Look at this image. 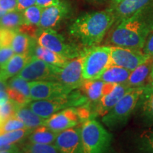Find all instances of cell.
Instances as JSON below:
<instances>
[{
  "instance_id": "cell-26",
  "label": "cell",
  "mask_w": 153,
  "mask_h": 153,
  "mask_svg": "<svg viewBox=\"0 0 153 153\" xmlns=\"http://www.w3.org/2000/svg\"><path fill=\"white\" fill-rule=\"evenodd\" d=\"M58 133L49 129L45 125L36 128L28 135L29 142L39 144H53L55 142Z\"/></svg>"
},
{
  "instance_id": "cell-40",
  "label": "cell",
  "mask_w": 153,
  "mask_h": 153,
  "mask_svg": "<svg viewBox=\"0 0 153 153\" xmlns=\"http://www.w3.org/2000/svg\"><path fill=\"white\" fill-rule=\"evenodd\" d=\"M0 153H25V152H24V150H23L22 149L19 148V145H17V146H16L14 148L10 149V150H8L1 151V152H0Z\"/></svg>"
},
{
  "instance_id": "cell-14",
  "label": "cell",
  "mask_w": 153,
  "mask_h": 153,
  "mask_svg": "<svg viewBox=\"0 0 153 153\" xmlns=\"http://www.w3.org/2000/svg\"><path fill=\"white\" fill-rule=\"evenodd\" d=\"M81 126L58 133L55 142L58 153H82Z\"/></svg>"
},
{
  "instance_id": "cell-27",
  "label": "cell",
  "mask_w": 153,
  "mask_h": 153,
  "mask_svg": "<svg viewBox=\"0 0 153 153\" xmlns=\"http://www.w3.org/2000/svg\"><path fill=\"white\" fill-rule=\"evenodd\" d=\"M25 24L23 12L12 11L7 12L0 19V27L18 30Z\"/></svg>"
},
{
  "instance_id": "cell-24",
  "label": "cell",
  "mask_w": 153,
  "mask_h": 153,
  "mask_svg": "<svg viewBox=\"0 0 153 153\" xmlns=\"http://www.w3.org/2000/svg\"><path fill=\"white\" fill-rule=\"evenodd\" d=\"M131 72V70L121 67L111 65L97 79L101 80L106 83L124 85L128 79Z\"/></svg>"
},
{
  "instance_id": "cell-36",
  "label": "cell",
  "mask_w": 153,
  "mask_h": 153,
  "mask_svg": "<svg viewBox=\"0 0 153 153\" xmlns=\"http://www.w3.org/2000/svg\"><path fill=\"white\" fill-rule=\"evenodd\" d=\"M0 8L6 12L16 10L17 0H0Z\"/></svg>"
},
{
  "instance_id": "cell-41",
  "label": "cell",
  "mask_w": 153,
  "mask_h": 153,
  "mask_svg": "<svg viewBox=\"0 0 153 153\" xmlns=\"http://www.w3.org/2000/svg\"><path fill=\"white\" fill-rule=\"evenodd\" d=\"M123 0H112L111 1V6L110 8H114V7H116V5L118 4L123 1Z\"/></svg>"
},
{
  "instance_id": "cell-29",
  "label": "cell",
  "mask_w": 153,
  "mask_h": 153,
  "mask_svg": "<svg viewBox=\"0 0 153 153\" xmlns=\"http://www.w3.org/2000/svg\"><path fill=\"white\" fill-rule=\"evenodd\" d=\"M43 9V8L38 7L36 4L31 6V7L25 9L23 11L25 25L38 27V25H39L40 22H41Z\"/></svg>"
},
{
  "instance_id": "cell-13",
  "label": "cell",
  "mask_w": 153,
  "mask_h": 153,
  "mask_svg": "<svg viewBox=\"0 0 153 153\" xmlns=\"http://www.w3.org/2000/svg\"><path fill=\"white\" fill-rule=\"evenodd\" d=\"M130 88L124 85H116L112 91L103 95L94 104L89 105L91 118L103 117L115 106Z\"/></svg>"
},
{
  "instance_id": "cell-38",
  "label": "cell",
  "mask_w": 153,
  "mask_h": 153,
  "mask_svg": "<svg viewBox=\"0 0 153 153\" xmlns=\"http://www.w3.org/2000/svg\"><path fill=\"white\" fill-rule=\"evenodd\" d=\"M60 1L61 0H36V4L44 9L51 7V6L58 4Z\"/></svg>"
},
{
  "instance_id": "cell-5",
  "label": "cell",
  "mask_w": 153,
  "mask_h": 153,
  "mask_svg": "<svg viewBox=\"0 0 153 153\" xmlns=\"http://www.w3.org/2000/svg\"><path fill=\"white\" fill-rule=\"evenodd\" d=\"M36 41L41 46L51 50L68 60L80 56L88 50L84 49L75 42L68 41L55 29L41 30L36 37Z\"/></svg>"
},
{
  "instance_id": "cell-25",
  "label": "cell",
  "mask_w": 153,
  "mask_h": 153,
  "mask_svg": "<svg viewBox=\"0 0 153 153\" xmlns=\"http://www.w3.org/2000/svg\"><path fill=\"white\" fill-rule=\"evenodd\" d=\"M26 106L27 105H18L15 114V116L22 120L26 128L33 129L45 125L46 119L38 116L29 107Z\"/></svg>"
},
{
  "instance_id": "cell-47",
  "label": "cell",
  "mask_w": 153,
  "mask_h": 153,
  "mask_svg": "<svg viewBox=\"0 0 153 153\" xmlns=\"http://www.w3.org/2000/svg\"><path fill=\"white\" fill-rule=\"evenodd\" d=\"M0 48H1V46H0Z\"/></svg>"
},
{
  "instance_id": "cell-9",
  "label": "cell",
  "mask_w": 153,
  "mask_h": 153,
  "mask_svg": "<svg viewBox=\"0 0 153 153\" xmlns=\"http://www.w3.org/2000/svg\"><path fill=\"white\" fill-rule=\"evenodd\" d=\"M86 52L76 58L69 60L65 65L60 68V72L57 74L56 81L71 91L79 89L85 81L82 69Z\"/></svg>"
},
{
  "instance_id": "cell-11",
  "label": "cell",
  "mask_w": 153,
  "mask_h": 153,
  "mask_svg": "<svg viewBox=\"0 0 153 153\" xmlns=\"http://www.w3.org/2000/svg\"><path fill=\"white\" fill-rule=\"evenodd\" d=\"M29 85L30 99L33 101L64 97L72 91L57 81L30 82Z\"/></svg>"
},
{
  "instance_id": "cell-43",
  "label": "cell",
  "mask_w": 153,
  "mask_h": 153,
  "mask_svg": "<svg viewBox=\"0 0 153 153\" xmlns=\"http://www.w3.org/2000/svg\"><path fill=\"white\" fill-rule=\"evenodd\" d=\"M6 11H4V10H2V9H1V8H0V19H1V17H2L5 14H6Z\"/></svg>"
},
{
  "instance_id": "cell-12",
  "label": "cell",
  "mask_w": 153,
  "mask_h": 153,
  "mask_svg": "<svg viewBox=\"0 0 153 153\" xmlns=\"http://www.w3.org/2000/svg\"><path fill=\"white\" fill-rule=\"evenodd\" d=\"M71 12V5L67 1H60L58 4L44 8L38 25L39 30L54 29L68 19Z\"/></svg>"
},
{
  "instance_id": "cell-6",
  "label": "cell",
  "mask_w": 153,
  "mask_h": 153,
  "mask_svg": "<svg viewBox=\"0 0 153 153\" xmlns=\"http://www.w3.org/2000/svg\"><path fill=\"white\" fill-rule=\"evenodd\" d=\"M91 109L89 104L81 106L70 107L55 113L45 120V126L49 129L60 133L65 130L81 126L91 119Z\"/></svg>"
},
{
  "instance_id": "cell-35",
  "label": "cell",
  "mask_w": 153,
  "mask_h": 153,
  "mask_svg": "<svg viewBox=\"0 0 153 153\" xmlns=\"http://www.w3.org/2000/svg\"><path fill=\"white\" fill-rule=\"evenodd\" d=\"M142 51L148 57H153V30L151 31L147 38Z\"/></svg>"
},
{
  "instance_id": "cell-16",
  "label": "cell",
  "mask_w": 153,
  "mask_h": 153,
  "mask_svg": "<svg viewBox=\"0 0 153 153\" xmlns=\"http://www.w3.org/2000/svg\"><path fill=\"white\" fill-rule=\"evenodd\" d=\"M6 91L9 98L19 105H28L31 101L29 83L19 76H14L9 80Z\"/></svg>"
},
{
  "instance_id": "cell-20",
  "label": "cell",
  "mask_w": 153,
  "mask_h": 153,
  "mask_svg": "<svg viewBox=\"0 0 153 153\" xmlns=\"http://www.w3.org/2000/svg\"><path fill=\"white\" fill-rule=\"evenodd\" d=\"M37 41L28 34L16 30L11 43V48L15 54H31L32 50ZM31 56V55H30Z\"/></svg>"
},
{
  "instance_id": "cell-19",
  "label": "cell",
  "mask_w": 153,
  "mask_h": 153,
  "mask_svg": "<svg viewBox=\"0 0 153 153\" xmlns=\"http://www.w3.org/2000/svg\"><path fill=\"white\" fill-rule=\"evenodd\" d=\"M153 66V57H150L142 65L131 71L125 85L129 88L143 87L145 82L150 78Z\"/></svg>"
},
{
  "instance_id": "cell-23",
  "label": "cell",
  "mask_w": 153,
  "mask_h": 153,
  "mask_svg": "<svg viewBox=\"0 0 153 153\" xmlns=\"http://www.w3.org/2000/svg\"><path fill=\"white\" fill-rule=\"evenodd\" d=\"M105 82L99 79L85 80L79 90L85 96L89 105L97 102L103 96Z\"/></svg>"
},
{
  "instance_id": "cell-8",
  "label": "cell",
  "mask_w": 153,
  "mask_h": 153,
  "mask_svg": "<svg viewBox=\"0 0 153 153\" xmlns=\"http://www.w3.org/2000/svg\"><path fill=\"white\" fill-rule=\"evenodd\" d=\"M60 68L33 56L17 76L30 82L56 81Z\"/></svg>"
},
{
  "instance_id": "cell-32",
  "label": "cell",
  "mask_w": 153,
  "mask_h": 153,
  "mask_svg": "<svg viewBox=\"0 0 153 153\" xmlns=\"http://www.w3.org/2000/svg\"><path fill=\"white\" fill-rule=\"evenodd\" d=\"M18 105L11 99L8 100L5 104L0 105V122L2 123L5 120L14 116Z\"/></svg>"
},
{
  "instance_id": "cell-31",
  "label": "cell",
  "mask_w": 153,
  "mask_h": 153,
  "mask_svg": "<svg viewBox=\"0 0 153 153\" xmlns=\"http://www.w3.org/2000/svg\"><path fill=\"white\" fill-rule=\"evenodd\" d=\"M25 128L26 126L22 120L14 116L0 123V134Z\"/></svg>"
},
{
  "instance_id": "cell-30",
  "label": "cell",
  "mask_w": 153,
  "mask_h": 153,
  "mask_svg": "<svg viewBox=\"0 0 153 153\" xmlns=\"http://www.w3.org/2000/svg\"><path fill=\"white\" fill-rule=\"evenodd\" d=\"M25 153H58L55 145L28 143L22 148Z\"/></svg>"
},
{
  "instance_id": "cell-37",
  "label": "cell",
  "mask_w": 153,
  "mask_h": 153,
  "mask_svg": "<svg viewBox=\"0 0 153 153\" xmlns=\"http://www.w3.org/2000/svg\"><path fill=\"white\" fill-rule=\"evenodd\" d=\"M36 0H17L16 11L23 12L25 9L31 6L36 5Z\"/></svg>"
},
{
  "instance_id": "cell-46",
  "label": "cell",
  "mask_w": 153,
  "mask_h": 153,
  "mask_svg": "<svg viewBox=\"0 0 153 153\" xmlns=\"http://www.w3.org/2000/svg\"><path fill=\"white\" fill-rule=\"evenodd\" d=\"M152 30H153V22H152Z\"/></svg>"
},
{
  "instance_id": "cell-17",
  "label": "cell",
  "mask_w": 153,
  "mask_h": 153,
  "mask_svg": "<svg viewBox=\"0 0 153 153\" xmlns=\"http://www.w3.org/2000/svg\"><path fill=\"white\" fill-rule=\"evenodd\" d=\"M153 0H123L112 9L115 16V23L128 18L152 4ZM114 23V24H115Z\"/></svg>"
},
{
  "instance_id": "cell-42",
  "label": "cell",
  "mask_w": 153,
  "mask_h": 153,
  "mask_svg": "<svg viewBox=\"0 0 153 153\" xmlns=\"http://www.w3.org/2000/svg\"><path fill=\"white\" fill-rule=\"evenodd\" d=\"M149 79H150V82H153V66H152V71H151V73H150V78H149Z\"/></svg>"
},
{
  "instance_id": "cell-7",
  "label": "cell",
  "mask_w": 153,
  "mask_h": 153,
  "mask_svg": "<svg viewBox=\"0 0 153 153\" xmlns=\"http://www.w3.org/2000/svg\"><path fill=\"white\" fill-rule=\"evenodd\" d=\"M111 65V47L97 45L88 49L83 61L82 74L85 80L97 79Z\"/></svg>"
},
{
  "instance_id": "cell-10",
  "label": "cell",
  "mask_w": 153,
  "mask_h": 153,
  "mask_svg": "<svg viewBox=\"0 0 153 153\" xmlns=\"http://www.w3.org/2000/svg\"><path fill=\"white\" fill-rule=\"evenodd\" d=\"M111 47V65H116L133 71L149 57L142 51L118 46Z\"/></svg>"
},
{
  "instance_id": "cell-33",
  "label": "cell",
  "mask_w": 153,
  "mask_h": 153,
  "mask_svg": "<svg viewBox=\"0 0 153 153\" xmlns=\"http://www.w3.org/2000/svg\"><path fill=\"white\" fill-rule=\"evenodd\" d=\"M16 30L0 27V46H11V41Z\"/></svg>"
},
{
  "instance_id": "cell-2",
  "label": "cell",
  "mask_w": 153,
  "mask_h": 153,
  "mask_svg": "<svg viewBox=\"0 0 153 153\" xmlns=\"http://www.w3.org/2000/svg\"><path fill=\"white\" fill-rule=\"evenodd\" d=\"M115 23L112 9L86 12L79 15L70 24V35L84 49L97 46Z\"/></svg>"
},
{
  "instance_id": "cell-34",
  "label": "cell",
  "mask_w": 153,
  "mask_h": 153,
  "mask_svg": "<svg viewBox=\"0 0 153 153\" xmlns=\"http://www.w3.org/2000/svg\"><path fill=\"white\" fill-rule=\"evenodd\" d=\"M14 54L11 46L0 48V68L4 65Z\"/></svg>"
},
{
  "instance_id": "cell-21",
  "label": "cell",
  "mask_w": 153,
  "mask_h": 153,
  "mask_svg": "<svg viewBox=\"0 0 153 153\" xmlns=\"http://www.w3.org/2000/svg\"><path fill=\"white\" fill-rule=\"evenodd\" d=\"M30 55H31V57H36L42 60L45 61V62L48 63V64L59 67V68L64 67L70 60L67 59L66 57L61 56L60 55L53 52L51 50L41 46L37 43L34 45Z\"/></svg>"
},
{
  "instance_id": "cell-28",
  "label": "cell",
  "mask_w": 153,
  "mask_h": 153,
  "mask_svg": "<svg viewBox=\"0 0 153 153\" xmlns=\"http://www.w3.org/2000/svg\"><path fill=\"white\" fill-rule=\"evenodd\" d=\"M135 144L140 153H153V128L141 132L136 137Z\"/></svg>"
},
{
  "instance_id": "cell-22",
  "label": "cell",
  "mask_w": 153,
  "mask_h": 153,
  "mask_svg": "<svg viewBox=\"0 0 153 153\" xmlns=\"http://www.w3.org/2000/svg\"><path fill=\"white\" fill-rule=\"evenodd\" d=\"M33 131L28 128L16 130L0 134V152L10 150L17 146V144L22 141L26 137H28Z\"/></svg>"
},
{
  "instance_id": "cell-18",
  "label": "cell",
  "mask_w": 153,
  "mask_h": 153,
  "mask_svg": "<svg viewBox=\"0 0 153 153\" xmlns=\"http://www.w3.org/2000/svg\"><path fill=\"white\" fill-rule=\"evenodd\" d=\"M31 56L28 54H14L3 67L0 68V80L6 82L22 70L29 62Z\"/></svg>"
},
{
  "instance_id": "cell-39",
  "label": "cell",
  "mask_w": 153,
  "mask_h": 153,
  "mask_svg": "<svg viewBox=\"0 0 153 153\" xmlns=\"http://www.w3.org/2000/svg\"><path fill=\"white\" fill-rule=\"evenodd\" d=\"M9 100V96L6 91H0V105L5 104Z\"/></svg>"
},
{
  "instance_id": "cell-15",
  "label": "cell",
  "mask_w": 153,
  "mask_h": 153,
  "mask_svg": "<svg viewBox=\"0 0 153 153\" xmlns=\"http://www.w3.org/2000/svg\"><path fill=\"white\" fill-rule=\"evenodd\" d=\"M133 114L142 123L153 126V86L151 84L145 85Z\"/></svg>"
},
{
  "instance_id": "cell-44",
  "label": "cell",
  "mask_w": 153,
  "mask_h": 153,
  "mask_svg": "<svg viewBox=\"0 0 153 153\" xmlns=\"http://www.w3.org/2000/svg\"><path fill=\"white\" fill-rule=\"evenodd\" d=\"M94 1H104V0H94Z\"/></svg>"
},
{
  "instance_id": "cell-3",
  "label": "cell",
  "mask_w": 153,
  "mask_h": 153,
  "mask_svg": "<svg viewBox=\"0 0 153 153\" xmlns=\"http://www.w3.org/2000/svg\"><path fill=\"white\" fill-rule=\"evenodd\" d=\"M144 87L130 88L111 109L101 117L104 125L111 131L125 126L134 113Z\"/></svg>"
},
{
  "instance_id": "cell-45",
  "label": "cell",
  "mask_w": 153,
  "mask_h": 153,
  "mask_svg": "<svg viewBox=\"0 0 153 153\" xmlns=\"http://www.w3.org/2000/svg\"><path fill=\"white\" fill-rule=\"evenodd\" d=\"M150 84H151V85H152V86H153V82H150Z\"/></svg>"
},
{
  "instance_id": "cell-4",
  "label": "cell",
  "mask_w": 153,
  "mask_h": 153,
  "mask_svg": "<svg viewBox=\"0 0 153 153\" xmlns=\"http://www.w3.org/2000/svg\"><path fill=\"white\" fill-rule=\"evenodd\" d=\"M112 135L95 118L88 119L81 126L82 153H108Z\"/></svg>"
},
{
  "instance_id": "cell-1",
  "label": "cell",
  "mask_w": 153,
  "mask_h": 153,
  "mask_svg": "<svg viewBox=\"0 0 153 153\" xmlns=\"http://www.w3.org/2000/svg\"><path fill=\"white\" fill-rule=\"evenodd\" d=\"M151 5L115 23L106 43L109 46L142 51L149 33L152 30L153 11Z\"/></svg>"
}]
</instances>
